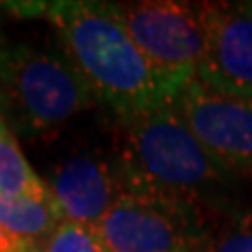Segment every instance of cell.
<instances>
[{"label":"cell","instance_id":"obj_5","mask_svg":"<svg viewBox=\"0 0 252 252\" xmlns=\"http://www.w3.org/2000/svg\"><path fill=\"white\" fill-rule=\"evenodd\" d=\"M206 220L200 208L124 189L97 233L107 252H195Z\"/></svg>","mask_w":252,"mask_h":252},{"label":"cell","instance_id":"obj_4","mask_svg":"<svg viewBox=\"0 0 252 252\" xmlns=\"http://www.w3.org/2000/svg\"><path fill=\"white\" fill-rule=\"evenodd\" d=\"M116 11L147 61L181 91L193 80L206 51L204 2L139 0Z\"/></svg>","mask_w":252,"mask_h":252},{"label":"cell","instance_id":"obj_12","mask_svg":"<svg viewBox=\"0 0 252 252\" xmlns=\"http://www.w3.org/2000/svg\"><path fill=\"white\" fill-rule=\"evenodd\" d=\"M42 252H107L101 242L97 227L61 220L46 242L40 246Z\"/></svg>","mask_w":252,"mask_h":252},{"label":"cell","instance_id":"obj_6","mask_svg":"<svg viewBox=\"0 0 252 252\" xmlns=\"http://www.w3.org/2000/svg\"><path fill=\"white\" fill-rule=\"evenodd\" d=\"M175 107L231 177L252 179V99L210 91L193 78L177 94Z\"/></svg>","mask_w":252,"mask_h":252},{"label":"cell","instance_id":"obj_1","mask_svg":"<svg viewBox=\"0 0 252 252\" xmlns=\"http://www.w3.org/2000/svg\"><path fill=\"white\" fill-rule=\"evenodd\" d=\"M42 15L57 32L59 49L116 120L172 103L181 93L135 44L116 2H44Z\"/></svg>","mask_w":252,"mask_h":252},{"label":"cell","instance_id":"obj_13","mask_svg":"<svg viewBox=\"0 0 252 252\" xmlns=\"http://www.w3.org/2000/svg\"><path fill=\"white\" fill-rule=\"evenodd\" d=\"M34 248H38V244L23 240L0 225V252H32Z\"/></svg>","mask_w":252,"mask_h":252},{"label":"cell","instance_id":"obj_8","mask_svg":"<svg viewBox=\"0 0 252 252\" xmlns=\"http://www.w3.org/2000/svg\"><path fill=\"white\" fill-rule=\"evenodd\" d=\"M49 189L63 220L97 227L124 193V181L114 154L78 152L51 170Z\"/></svg>","mask_w":252,"mask_h":252},{"label":"cell","instance_id":"obj_7","mask_svg":"<svg viewBox=\"0 0 252 252\" xmlns=\"http://www.w3.org/2000/svg\"><path fill=\"white\" fill-rule=\"evenodd\" d=\"M206 51L195 80L210 91L252 99V0L204 2Z\"/></svg>","mask_w":252,"mask_h":252},{"label":"cell","instance_id":"obj_14","mask_svg":"<svg viewBox=\"0 0 252 252\" xmlns=\"http://www.w3.org/2000/svg\"><path fill=\"white\" fill-rule=\"evenodd\" d=\"M32 252H42V250H40V246H38V248H34V250H32Z\"/></svg>","mask_w":252,"mask_h":252},{"label":"cell","instance_id":"obj_2","mask_svg":"<svg viewBox=\"0 0 252 252\" xmlns=\"http://www.w3.org/2000/svg\"><path fill=\"white\" fill-rule=\"evenodd\" d=\"M114 143L124 189L212 210V215L229 206L238 179L204 149L175 101L116 120Z\"/></svg>","mask_w":252,"mask_h":252},{"label":"cell","instance_id":"obj_11","mask_svg":"<svg viewBox=\"0 0 252 252\" xmlns=\"http://www.w3.org/2000/svg\"><path fill=\"white\" fill-rule=\"evenodd\" d=\"M195 252H252V208H227L208 217Z\"/></svg>","mask_w":252,"mask_h":252},{"label":"cell","instance_id":"obj_10","mask_svg":"<svg viewBox=\"0 0 252 252\" xmlns=\"http://www.w3.org/2000/svg\"><path fill=\"white\" fill-rule=\"evenodd\" d=\"M63 220L55 200H11L0 198V225L15 235L42 246Z\"/></svg>","mask_w":252,"mask_h":252},{"label":"cell","instance_id":"obj_9","mask_svg":"<svg viewBox=\"0 0 252 252\" xmlns=\"http://www.w3.org/2000/svg\"><path fill=\"white\" fill-rule=\"evenodd\" d=\"M0 198L51 200L53 193L46 179L38 177L23 156L15 130L0 114Z\"/></svg>","mask_w":252,"mask_h":252},{"label":"cell","instance_id":"obj_3","mask_svg":"<svg viewBox=\"0 0 252 252\" xmlns=\"http://www.w3.org/2000/svg\"><path fill=\"white\" fill-rule=\"evenodd\" d=\"M94 103L61 49L13 42L0 34V114L15 132L53 139Z\"/></svg>","mask_w":252,"mask_h":252}]
</instances>
